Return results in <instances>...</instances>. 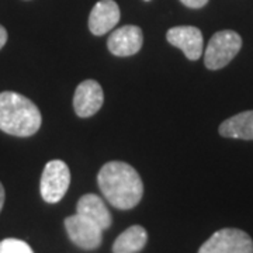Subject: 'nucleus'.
Wrapping results in <instances>:
<instances>
[{
	"label": "nucleus",
	"instance_id": "nucleus-1",
	"mask_svg": "<svg viewBox=\"0 0 253 253\" xmlns=\"http://www.w3.org/2000/svg\"><path fill=\"white\" fill-rule=\"evenodd\" d=\"M97 183L113 207L118 210H131L141 201L144 184L135 169L126 162L106 163L100 169Z\"/></svg>",
	"mask_w": 253,
	"mask_h": 253
},
{
	"label": "nucleus",
	"instance_id": "nucleus-2",
	"mask_svg": "<svg viewBox=\"0 0 253 253\" xmlns=\"http://www.w3.org/2000/svg\"><path fill=\"white\" fill-rule=\"evenodd\" d=\"M42 123L41 113L26 96L16 91L0 93V129L14 136H31Z\"/></svg>",
	"mask_w": 253,
	"mask_h": 253
},
{
	"label": "nucleus",
	"instance_id": "nucleus-3",
	"mask_svg": "<svg viewBox=\"0 0 253 253\" xmlns=\"http://www.w3.org/2000/svg\"><path fill=\"white\" fill-rule=\"evenodd\" d=\"M242 48V38L232 30L218 31L211 37L206 52L204 63L208 69L217 71L226 66Z\"/></svg>",
	"mask_w": 253,
	"mask_h": 253
},
{
	"label": "nucleus",
	"instance_id": "nucleus-4",
	"mask_svg": "<svg viewBox=\"0 0 253 253\" xmlns=\"http://www.w3.org/2000/svg\"><path fill=\"white\" fill-rule=\"evenodd\" d=\"M199 253H253V241L245 231L224 228L208 238Z\"/></svg>",
	"mask_w": 253,
	"mask_h": 253
},
{
	"label": "nucleus",
	"instance_id": "nucleus-5",
	"mask_svg": "<svg viewBox=\"0 0 253 253\" xmlns=\"http://www.w3.org/2000/svg\"><path fill=\"white\" fill-rule=\"evenodd\" d=\"M71 184V172L63 161H49L41 176V196L46 203L55 204L63 199Z\"/></svg>",
	"mask_w": 253,
	"mask_h": 253
},
{
	"label": "nucleus",
	"instance_id": "nucleus-6",
	"mask_svg": "<svg viewBox=\"0 0 253 253\" xmlns=\"http://www.w3.org/2000/svg\"><path fill=\"white\" fill-rule=\"evenodd\" d=\"M65 228L69 239L81 249L93 251L101 245L103 229L97 224L78 212L65 219Z\"/></svg>",
	"mask_w": 253,
	"mask_h": 253
},
{
	"label": "nucleus",
	"instance_id": "nucleus-7",
	"mask_svg": "<svg viewBox=\"0 0 253 253\" xmlns=\"http://www.w3.org/2000/svg\"><path fill=\"white\" fill-rule=\"evenodd\" d=\"M104 93L99 83L96 81H83L76 87L73 97V109L76 114L82 118L94 116L103 106Z\"/></svg>",
	"mask_w": 253,
	"mask_h": 253
},
{
	"label": "nucleus",
	"instance_id": "nucleus-8",
	"mask_svg": "<svg viewBox=\"0 0 253 253\" xmlns=\"http://www.w3.org/2000/svg\"><path fill=\"white\" fill-rule=\"evenodd\" d=\"M166 38L169 44L181 49L183 54L190 61H197L203 55L204 41H203V34L197 27H191V26L173 27L168 31Z\"/></svg>",
	"mask_w": 253,
	"mask_h": 253
},
{
	"label": "nucleus",
	"instance_id": "nucleus-9",
	"mask_svg": "<svg viewBox=\"0 0 253 253\" xmlns=\"http://www.w3.org/2000/svg\"><path fill=\"white\" fill-rule=\"evenodd\" d=\"M144 42L142 30L136 26H124L116 30L107 41V48L116 56H131L139 52Z\"/></svg>",
	"mask_w": 253,
	"mask_h": 253
},
{
	"label": "nucleus",
	"instance_id": "nucleus-10",
	"mask_svg": "<svg viewBox=\"0 0 253 253\" xmlns=\"http://www.w3.org/2000/svg\"><path fill=\"white\" fill-rule=\"evenodd\" d=\"M120 7L114 0H100L94 4L89 16V28L94 36H104L120 21Z\"/></svg>",
	"mask_w": 253,
	"mask_h": 253
},
{
	"label": "nucleus",
	"instance_id": "nucleus-11",
	"mask_svg": "<svg viewBox=\"0 0 253 253\" xmlns=\"http://www.w3.org/2000/svg\"><path fill=\"white\" fill-rule=\"evenodd\" d=\"M78 214L93 221L94 224L104 231L111 226V214L109 208L106 207L104 201L100 199L96 194H84L81 200L78 201Z\"/></svg>",
	"mask_w": 253,
	"mask_h": 253
},
{
	"label": "nucleus",
	"instance_id": "nucleus-12",
	"mask_svg": "<svg viewBox=\"0 0 253 253\" xmlns=\"http://www.w3.org/2000/svg\"><path fill=\"white\" fill-rule=\"evenodd\" d=\"M219 134L234 139H253V111H244L225 120L219 126Z\"/></svg>",
	"mask_w": 253,
	"mask_h": 253
},
{
	"label": "nucleus",
	"instance_id": "nucleus-13",
	"mask_svg": "<svg viewBox=\"0 0 253 253\" xmlns=\"http://www.w3.org/2000/svg\"><path fill=\"white\" fill-rule=\"evenodd\" d=\"M148 234L144 226L132 225L118 236L113 245V253H138L144 249Z\"/></svg>",
	"mask_w": 253,
	"mask_h": 253
},
{
	"label": "nucleus",
	"instance_id": "nucleus-14",
	"mask_svg": "<svg viewBox=\"0 0 253 253\" xmlns=\"http://www.w3.org/2000/svg\"><path fill=\"white\" fill-rule=\"evenodd\" d=\"M0 253H34L31 246L20 239L7 238L0 242Z\"/></svg>",
	"mask_w": 253,
	"mask_h": 253
},
{
	"label": "nucleus",
	"instance_id": "nucleus-15",
	"mask_svg": "<svg viewBox=\"0 0 253 253\" xmlns=\"http://www.w3.org/2000/svg\"><path fill=\"white\" fill-rule=\"evenodd\" d=\"M180 1L190 9H200V7H204L208 3V0H180Z\"/></svg>",
	"mask_w": 253,
	"mask_h": 253
},
{
	"label": "nucleus",
	"instance_id": "nucleus-16",
	"mask_svg": "<svg viewBox=\"0 0 253 253\" xmlns=\"http://www.w3.org/2000/svg\"><path fill=\"white\" fill-rule=\"evenodd\" d=\"M6 42H7V31L3 26H0V49L6 45Z\"/></svg>",
	"mask_w": 253,
	"mask_h": 253
},
{
	"label": "nucleus",
	"instance_id": "nucleus-17",
	"mask_svg": "<svg viewBox=\"0 0 253 253\" xmlns=\"http://www.w3.org/2000/svg\"><path fill=\"white\" fill-rule=\"evenodd\" d=\"M4 199H6L4 187H3V184L0 183V211H1V208H3V206H4Z\"/></svg>",
	"mask_w": 253,
	"mask_h": 253
},
{
	"label": "nucleus",
	"instance_id": "nucleus-18",
	"mask_svg": "<svg viewBox=\"0 0 253 253\" xmlns=\"http://www.w3.org/2000/svg\"><path fill=\"white\" fill-rule=\"evenodd\" d=\"M145 1H149V0H145Z\"/></svg>",
	"mask_w": 253,
	"mask_h": 253
}]
</instances>
